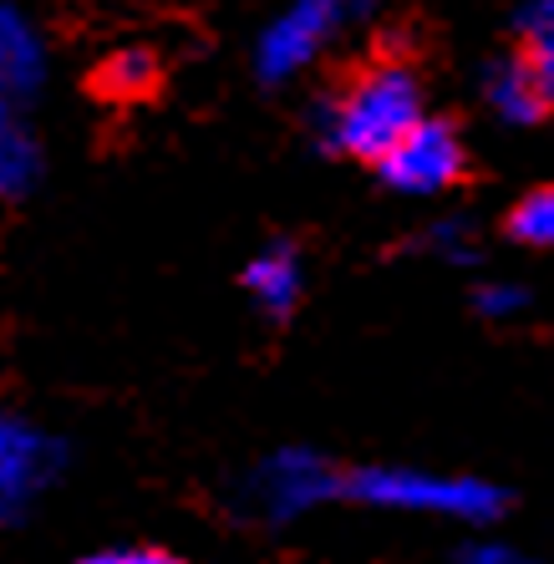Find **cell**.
<instances>
[{
	"mask_svg": "<svg viewBox=\"0 0 554 564\" xmlns=\"http://www.w3.org/2000/svg\"><path fill=\"white\" fill-rule=\"evenodd\" d=\"M423 118V82L402 62H377L346 82L330 102L316 107V138L330 153L377 158Z\"/></svg>",
	"mask_w": 554,
	"mask_h": 564,
	"instance_id": "6da1fadb",
	"label": "cell"
},
{
	"mask_svg": "<svg viewBox=\"0 0 554 564\" xmlns=\"http://www.w3.org/2000/svg\"><path fill=\"white\" fill-rule=\"evenodd\" d=\"M346 494L371 509L397 513H433V519H458V524H489L509 509L503 488L463 473H423V468H361L346 478Z\"/></svg>",
	"mask_w": 554,
	"mask_h": 564,
	"instance_id": "7a4b0ae2",
	"label": "cell"
},
{
	"mask_svg": "<svg viewBox=\"0 0 554 564\" xmlns=\"http://www.w3.org/2000/svg\"><path fill=\"white\" fill-rule=\"evenodd\" d=\"M367 11H371V0H291L260 31V46H254L260 82L280 87V82H295L301 72H311L330 41L341 36L346 26H357Z\"/></svg>",
	"mask_w": 554,
	"mask_h": 564,
	"instance_id": "3957f363",
	"label": "cell"
},
{
	"mask_svg": "<svg viewBox=\"0 0 554 564\" xmlns=\"http://www.w3.org/2000/svg\"><path fill=\"white\" fill-rule=\"evenodd\" d=\"M341 484L346 478L330 468L321 453H311V447H285V453H270V458L245 478V503H250L260 519H270V524H291V519H301V513L336 499Z\"/></svg>",
	"mask_w": 554,
	"mask_h": 564,
	"instance_id": "277c9868",
	"label": "cell"
},
{
	"mask_svg": "<svg viewBox=\"0 0 554 564\" xmlns=\"http://www.w3.org/2000/svg\"><path fill=\"white\" fill-rule=\"evenodd\" d=\"M377 169H382V184L397 188V194L433 198L463 178V138L453 122L423 112V118L377 158Z\"/></svg>",
	"mask_w": 554,
	"mask_h": 564,
	"instance_id": "5b68a950",
	"label": "cell"
},
{
	"mask_svg": "<svg viewBox=\"0 0 554 564\" xmlns=\"http://www.w3.org/2000/svg\"><path fill=\"white\" fill-rule=\"evenodd\" d=\"M62 463L66 447L52 433H41L36 422L15 412H0V524L26 519V509L52 488Z\"/></svg>",
	"mask_w": 554,
	"mask_h": 564,
	"instance_id": "8992f818",
	"label": "cell"
},
{
	"mask_svg": "<svg viewBox=\"0 0 554 564\" xmlns=\"http://www.w3.org/2000/svg\"><path fill=\"white\" fill-rule=\"evenodd\" d=\"M46 77V46L26 11L0 6V112H21V102L41 93Z\"/></svg>",
	"mask_w": 554,
	"mask_h": 564,
	"instance_id": "52a82bcc",
	"label": "cell"
},
{
	"mask_svg": "<svg viewBox=\"0 0 554 564\" xmlns=\"http://www.w3.org/2000/svg\"><path fill=\"white\" fill-rule=\"evenodd\" d=\"M301 285H305V270L291 245H264V250L245 264V290H250V301L260 305L264 315H291L295 301H301Z\"/></svg>",
	"mask_w": 554,
	"mask_h": 564,
	"instance_id": "ba28073f",
	"label": "cell"
},
{
	"mask_svg": "<svg viewBox=\"0 0 554 564\" xmlns=\"http://www.w3.org/2000/svg\"><path fill=\"white\" fill-rule=\"evenodd\" d=\"M484 102H489L503 122H514V128H529V122H540L544 112H550L540 82L529 77L524 56H499V62L484 72Z\"/></svg>",
	"mask_w": 554,
	"mask_h": 564,
	"instance_id": "9c48e42d",
	"label": "cell"
},
{
	"mask_svg": "<svg viewBox=\"0 0 554 564\" xmlns=\"http://www.w3.org/2000/svg\"><path fill=\"white\" fill-rule=\"evenodd\" d=\"M41 178V143L21 112H0V198H26Z\"/></svg>",
	"mask_w": 554,
	"mask_h": 564,
	"instance_id": "30bf717a",
	"label": "cell"
},
{
	"mask_svg": "<svg viewBox=\"0 0 554 564\" xmlns=\"http://www.w3.org/2000/svg\"><path fill=\"white\" fill-rule=\"evenodd\" d=\"M519 41H524V66L540 82L544 102L554 107V0H529L519 11Z\"/></svg>",
	"mask_w": 554,
	"mask_h": 564,
	"instance_id": "8fae6325",
	"label": "cell"
},
{
	"mask_svg": "<svg viewBox=\"0 0 554 564\" xmlns=\"http://www.w3.org/2000/svg\"><path fill=\"white\" fill-rule=\"evenodd\" d=\"M153 82H159V56L148 52V46H122V52H112L102 62V72H97V87H102L107 97H148L153 93Z\"/></svg>",
	"mask_w": 554,
	"mask_h": 564,
	"instance_id": "7c38bea8",
	"label": "cell"
},
{
	"mask_svg": "<svg viewBox=\"0 0 554 564\" xmlns=\"http://www.w3.org/2000/svg\"><path fill=\"white\" fill-rule=\"evenodd\" d=\"M509 235L519 245H529V250H554V184L524 194L509 209Z\"/></svg>",
	"mask_w": 554,
	"mask_h": 564,
	"instance_id": "4fadbf2b",
	"label": "cell"
},
{
	"mask_svg": "<svg viewBox=\"0 0 554 564\" xmlns=\"http://www.w3.org/2000/svg\"><path fill=\"white\" fill-rule=\"evenodd\" d=\"M474 305H478V315H489V321H514L529 305V295L519 285H509V280H489V285L474 295Z\"/></svg>",
	"mask_w": 554,
	"mask_h": 564,
	"instance_id": "5bb4252c",
	"label": "cell"
},
{
	"mask_svg": "<svg viewBox=\"0 0 554 564\" xmlns=\"http://www.w3.org/2000/svg\"><path fill=\"white\" fill-rule=\"evenodd\" d=\"M427 245H433L443 260H474V239H468V229H463L458 219L433 224V229H427Z\"/></svg>",
	"mask_w": 554,
	"mask_h": 564,
	"instance_id": "9a60e30c",
	"label": "cell"
},
{
	"mask_svg": "<svg viewBox=\"0 0 554 564\" xmlns=\"http://www.w3.org/2000/svg\"><path fill=\"white\" fill-rule=\"evenodd\" d=\"M82 564H178V560H173V554H163V550H148V544H122V550L87 554Z\"/></svg>",
	"mask_w": 554,
	"mask_h": 564,
	"instance_id": "2e32d148",
	"label": "cell"
},
{
	"mask_svg": "<svg viewBox=\"0 0 554 564\" xmlns=\"http://www.w3.org/2000/svg\"><path fill=\"white\" fill-rule=\"evenodd\" d=\"M458 564H534V560L509 550V544H468V550L458 554Z\"/></svg>",
	"mask_w": 554,
	"mask_h": 564,
	"instance_id": "e0dca14e",
	"label": "cell"
}]
</instances>
